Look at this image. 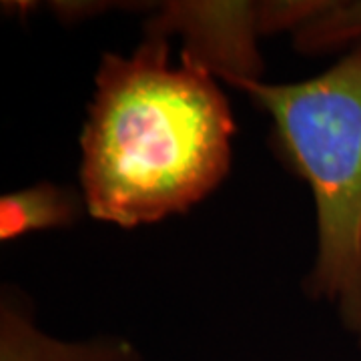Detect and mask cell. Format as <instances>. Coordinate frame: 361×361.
Returning a JSON list of instances; mask_svg holds the SVG:
<instances>
[{
  "instance_id": "cell-1",
  "label": "cell",
  "mask_w": 361,
  "mask_h": 361,
  "mask_svg": "<svg viewBox=\"0 0 361 361\" xmlns=\"http://www.w3.org/2000/svg\"><path fill=\"white\" fill-rule=\"evenodd\" d=\"M235 118L215 77L169 63V40L104 52L80 135L90 217L139 227L187 213L231 169Z\"/></svg>"
},
{
  "instance_id": "cell-2",
  "label": "cell",
  "mask_w": 361,
  "mask_h": 361,
  "mask_svg": "<svg viewBox=\"0 0 361 361\" xmlns=\"http://www.w3.org/2000/svg\"><path fill=\"white\" fill-rule=\"evenodd\" d=\"M233 87L271 116L277 153L310 185L317 253L307 293L336 307L361 348V42L307 80Z\"/></svg>"
},
{
  "instance_id": "cell-3",
  "label": "cell",
  "mask_w": 361,
  "mask_h": 361,
  "mask_svg": "<svg viewBox=\"0 0 361 361\" xmlns=\"http://www.w3.org/2000/svg\"><path fill=\"white\" fill-rule=\"evenodd\" d=\"M147 35H183L180 63L223 78L227 85L261 80L263 61L257 40L261 30L259 4L249 2H169L153 20Z\"/></svg>"
},
{
  "instance_id": "cell-4",
  "label": "cell",
  "mask_w": 361,
  "mask_h": 361,
  "mask_svg": "<svg viewBox=\"0 0 361 361\" xmlns=\"http://www.w3.org/2000/svg\"><path fill=\"white\" fill-rule=\"evenodd\" d=\"M0 361H141L139 349L123 337L63 341L35 325L25 297L4 287L0 299Z\"/></svg>"
},
{
  "instance_id": "cell-5",
  "label": "cell",
  "mask_w": 361,
  "mask_h": 361,
  "mask_svg": "<svg viewBox=\"0 0 361 361\" xmlns=\"http://www.w3.org/2000/svg\"><path fill=\"white\" fill-rule=\"evenodd\" d=\"M85 211V197L77 189L47 180L37 183L20 191L2 195L0 239L14 241L30 233L71 227Z\"/></svg>"
},
{
  "instance_id": "cell-6",
  "label": "cell",
  "mask_w": 361,
  "mask_h": 361,
  "mask_svg": "<svg viewBox=\"0 0 361 361\" xmlns=\"http://www.w3.org/2000/svg\"><path fill=\"white\" fill-rule=\"evenodd\" d=\"M295 49L325 52L361 42V2H323L319 11L293 30Z\"/></svg>"
}]
</instances>
